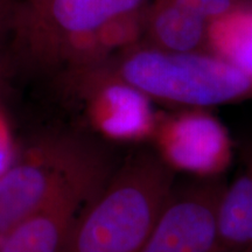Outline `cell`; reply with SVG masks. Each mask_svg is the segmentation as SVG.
Masks as SVG:
<instances>
[{
	"label": "cell",
	"instance_id": "obj_1",
	"mask_svg": "<svg viewBox=\"0 0 252 252\" xmlns=\"http://www.w3.org/2000/svg\"><path fill=\"white\" fill-rule=\"evenodd\" d=\"M175 185L176 173L154 150L130 154L81 214L67 252H139Z\"/></svg>",
	"mask_w": 252,
	"mask_h": 252
},
{
	"label": "cell",
	"instance_id": "obj_2",
	"mask_svg": "<svg viewBox=\"0 0 252 252\" xmlns=\"http://www.w3.org/2000/svg\"><path fill=\"white\" fill-rule=\"evenodd\" d=\"M80 70L122 82L171 109L252 99V75L210 52H168L139 42Z\"/></svg>",
	"mask_w": 252,
	"mask_h": 252
},
{
	"label": "cell",
	"instance_id": "obj_3",
	"mask_svg": "<svg viewBox=\"0 0 252 252\" xmlns=\"http://www.w3.org/2000/svg\"><path fill=\"white\" fill-rule=\"evenodd\" d=\"M102 144L72 135L46 138L0 172V242L27 217L69 194L100 190L117 168Z\"/></svg>",
	"mask_w": 252,
	"mask_h": 252
},
{
	"label": "cell",
	"instance_id": "obj_4",
	"mask_svg": "<svg viewBox=\"0 0 252 252\" xmlns=\"http://www.w3.org/2000/svg\"><path fill=\"white\" fill-rule=\"evenodd\" d=\"M146 4L147 0H46L15 15L14 50L35 67L55 68L60 52L69 42Z\"/></svg>",
	"mask_w": 252,
	"mask_h": 252
},
{
	"label": "cell",
	"instance_id": "obj_5",
	"mask_svg": "<svg viewBox=\"0 0 252 252\" xmlns=\"http://www.w3.org/2000/svg\"><path fill=\"white\" fill-rule=\"evenodd\" d=\"M151 140L173 172L195 179L222 178L236 151L228 128L212 109H173L158 116Z\"/></svg>",
	"mask_w": 252,
	"mask_h": 252
},
{
	"label": "cell",
	"instance_id": "obj_6",
	"mask_svg": "<svg viewBox=\"0 0 252 252\" xmlns=\"http://www.w3.org/2000/svg\"><path fill=\"white\" fill-rule=\"evenodd\" d=\"M176 182L156 228L139 252H217V206L222 178Z\"/></svg>",
	"mask_w": 252,
	"mask_h": 252
},
{
	"label": "cell",
	"instance_id": "obj_7",
	"mask_svg": "<svg viewBox=\"0 0 252 252\" xmlns=\"http://www.w3.org/2000/svg\"><path fill=\"white\" fill-rule=\"evenodd\" d=\"M69 87L91 104L94 125L110 139L143 141L152 139L157 118L151 100L122 82L84 70L65 71Z\"/></svg>",
	"mask_w": 252,
	"mask_h": 252
},
{
	"label": "cell",
	"instance_id": "obj_8",
	"mask_svg": "<svg viewBox=\"0 0 252 252\" xmlns=\"http://www.w3.org/2000/svg\"><path fill=\"white\" fill-rule=\"evenodd\" d=\"M100 190L69 194L27 217L2 238L0 252H67L77 220Z\"/></svg>",
	"mask_w": 252,
	"mask_h": 252
},
{
	"label": "cell",
	"instance_id": "obj_9",
	"mask_svg": "<svg viewBox=\"0 0 252 252\" xmlns=\"http://www.w3.org/2000/svg\"><path fill=\"white\" fill-rule=\"evenodd\" d=\"M236 151L238 172L225 184L217 206V252L252 250V137Z\"/></svg>",
	"mask_w": 252,
	"mask_h": 252
},
{
	"label": "cell",
	"instance_id": "obj_10",
	"mask_svg": "<svg viewBox=\"0 0 252 252\" xmlns=\"http://www.w3.org/2000/svg\"><path fill=\"white\" fill-rule=\"evenodd\" d=\"M209 21L168 0H152L146 5L141 42L168 50L208 52Z\"/></svg>",
	"mask_w": 252,
	"mask_h": 252
},
{
	"label": "cell",
	"instance_id": "obj_11",
	"mask_svg": "<svg viewBox=\"0 0 252 252\" xmlns=\"http://www.w3.org/2000/svg\"><path fill=\"white\" fill-rule=\"evenodd\" d=\"M208 52L252 75V0L210 21Z\"/></svg>",
	"mask_w": 252,
	"mask_h": 252
},
{
	"label": "cell",
	"instance_id": "obj_12",
	"mask_svg": "<svg viewBox=\"0 0 252 252\" xmlns=\"http://www.w3.org/2000/svg\"><path fill=\"white\" fill-rule=\"evenodd\" d=\"M210 21L229 13L241 0H168Z\"/></svg>",
	"mask_w": 252,
	"mask_h": 252
},
{
	"label": "cell",
	"instance_id": "obj_13",
	"mask_svg": "<svg viewBox=\"0 0 252 252\" xmlns=\"http://www.w3.org/2000/svg\"><path fill=\"white\" fill-rule=\"evenodd\" d=\"M17 8L18 0H0V41L12 36Z\"/></svg>",
	"mask_w": 252,
	"mask_h": 252
},
{
	"label": "cell",
	"instance_id": "obj_14",
	"mask_svg": "<svg viewBox=\"0 0 252 252\" xmlns=\"http://www.w3.org/2000/svg\"><path fill=\"white\" fill-rule=\"evenodd\" d=\"M11 61H9L8 56H6L0 53V86L4 82V78L7 76L9 68H11Z\"/></svg>",
	"mask_w": 252,
	"mask_h": 252
},
{
	"label": "cell",
	"instance_id": "obj_15",
	"mask_svg": "<svg viewBox=\"0 0 252 252\" xmlns=\"http://www.w3.org/2000/svg\"><path fill=\"white\" fill-rule=\"evenodd\" d=\"M43 1H46V0H18L17 13L35 7V6L42 4Z\"/></svg>",
	"mask_w": 252,
	"mask_h": 252
},
{
	"label": "cell",
	"instance_id": "obj_16",
	"mask_svg": "<svg viewBox=\"0 0 252 252\" xmlns=\"http://www.w3.org/2000/svg\"><path fill=\"white\" fill-rule=\"evenodd\" d=\"M239 252H252V250H249V251H239Z\"/></svg>",
	"mask_w": 252,
	"mask_h": 252
}]
</instances>
